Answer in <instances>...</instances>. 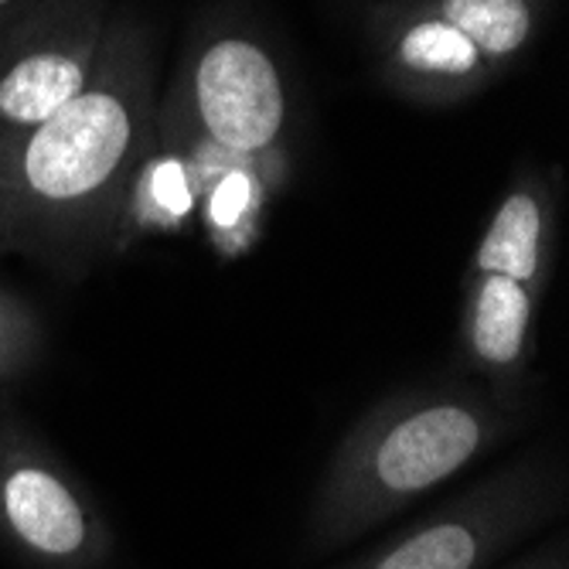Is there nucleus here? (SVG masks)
Returning a JSON list of instances; mask_svg holds the SVG:
<instances>
[{"label":"nucleus","instance_id":"1","mask_svg":"<svg viewBox=\"0 0 569 569\" xmlns=\"http://www.w3.org/2000/svg\"><path fill=\"white\" fill-rule=\"evenodd\" d=\"M158 48L133 11L110 18L89 82L44 123L0 147L8 252L82 267L113 249L123 191L153 137Z\"/></svg>","mask_w":569,"mask_h":569},{"label":"nucleus","instance_id":"2","mask_svg":"<svg viewBox=\"0 0 569 569\" xmlns=\"http://www.w3.org/2000/svg\"><path fill=\"white\" fill-rule=\"evenodd\" d=\"M526 423L475 379L379 399L335 447L307 511V549H345L433 495Z\"/></svg>","mask_w":569,"mask_h":569},{"label":"nucleus","instance_id":"3","mask_svg":"<svg viewBox=\"0 0 569 569\" xmlns=\"http://www.w3.org/2000/svg\"><path fill=\"white\" fill-rule=\"evenodd\" d=\"M562 171L522 164L501 188L460 280L457 372L529 402L536 328L559 260Z\"/></svg>","mask_w":569,"mask_h":569},{"label":"nucleus","instance_id":"4","mask_svg":"<svg viewBox=\"0 0 569 569\" xmlns=\"http://www.w3.org/2000/svg\"><path fill=\"white\" fill-rule=\"evenodd\" d=\"M552 0H376L366 38L379 82L412 107H460L536 48Z\"/></svg>","mask_w":569,"mask_h":569},{"label":"nucleus","instance_id":"5","mask_svg":"<svg viewBox=\"0 0 569 569\" xmlns=\"http://www.w3.org/2000/svg\"><path fill=\"white\" fill-rule=\"evenodd\" d=\"M158 120L252 164L277 194L290 178V89L270 41L239 14L201 18Z\"/></svg>","mask_w":569,"mask_h":569},{"label":"nucleus","instance_id":"6","mask_svg":"<svg viewBox=\"0 0 569 569\" xmlns=\"http://www.w3.org/2000/svg\"><path fill=\"white\" fill-rule=\"evenodd\" d=\"M562 508L566 471L549 447H539L341 569H488L549 529Z\"/></svg>","mask_w":569,"mask_h":569},{"label":"nucleus","instance_id":"7","mask_svg":"<svg viewBox=\"0 0 569 569\" xmlns=\"http://www.w3.org/2000/svg\"><path fill=\"white\" fill-rule=\"evenodd\" d=\"M0 539L38 569H99L113 529L89 488L31 427L0 409Z\"/></svg>","mask_w":569,"mask_h":569},{"label":"nucleus","instance_id":"8","mask_svg":"<svg viewBox=\"0 0 569 569\" xmlns=\"http://www.w3.org/2000/svg\"><path fill=\"white\" fill-rule=\"evenodd\" d=\"M110 18V0H18L0 11V147L89 82Z\"/></svg>","mask_w":569,"mask_h":569},{"label":"nucleus","instance_id":"9","mask_svg":"<svg viewBox=\"0 0 569 569\" xmlns=\"http://www.w3.org/2000/svg\"><path fill=\"white\" fill-rule=\"evenodd\" d=\"M201 178L188 143L153 117V137L123 191L113 249L127 252L147 236H178L198 222Z\"/></svg>","mask_w":569,"mask_h":569},{"label":"nucleus","instance_id":"10","mask_svg":"<svg viewBox=\"0 0 569 569\" xmlns=\"http://www.w3.org/2000/svg\"><path fill=\"white\" fill-rule=\"evenodd\" d=\"M44 355V328L38 310L0 280V386L24 379Z\"/></svg>","mask_w":569,"mask_h":569},{"label":"nucleus","instance_id":"11","mask_svg":"<svg viewBox=\"0 0 569 569\" xmlns=\"http://www.w3.org/2000/svg\"><path fill=\"white\" fill-rule=\"evenodd\" d=\"M505 569H569V542L566 536H552L546 542H539L532 552H526L522 559H515Z\"/></svg>","mask_w":569,"mask_h":569},{"label":"nucleus","instance_id":"12","mask_svg":"<svg viewBox=\"0 0 569 569\" xmlns=\"http://www.w3.org/2000/svg\"><path fill=\"white\" fill-rule=\"evenodd\" d=\"M8 256V236H4V184H0V260Z\"/></svg>","mask_w":569,"mask_h":569},{"label":"nucleus","instance_id":"13","mask_svg":"<svg viewBox=\"0 0 569 569\" xmlns=\"http://www.w3.org/2000/svg\"><path fill=\"white\" fill-rule=\"evenodd\" d=\"M11 4H18V0H0V11H8Z\"/></svg>","mask_w":569,"mask_h":569}]
</instances>
